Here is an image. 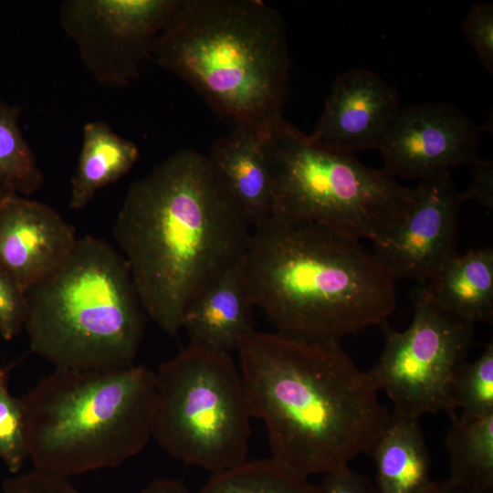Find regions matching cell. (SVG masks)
<instances>
[{
    "label": "cell",
    "instance_id": "22",
    "mask_svg": "<svg viewBox=\"0 0 493 493\" xmlns=\"http://www.w3.org/2000/svg\"><path fill=\"white\" fill-rule=\"evenodd\" d=\"M20 112L0 99V187L28 197L41 188L44 176L21 131Z\"/></svg>",
    "mask_w": 493,
    "mask_h": 493
},
{
    "label": "cell",
    "instance_id": "31",
    "mask_svg": "<svg viewBox=\"0 0 493 493\" xmlns=\"http://www.w3.org/2000/svg\"><path fill=\"white\" fill-rule=\"evenodd\" d=\"M420 493H474L462 484L450 478L431 480Z\"/></svg>",
    "mask_w": 493,
    "mask_h": 493
},
{
    "label": "cell",
    "instance_id": "12",
    "mask_svg": "<svg viewBox=\"0 0 493 493\" xmlns=\"http://www.w3.org/2000/svg\"><path fill=\"white\" fill-rule=\"evenodd\" d=\"M403 221L372 253L397 281L426 282L456 250L458 215L465 200L449 172L419 180Z\"/></svg>",
    "mask_w": 493,
    "mask_h": 493
},
{
    "label": "cell",
    "instance_id": "15",
    "mask_svg": "<svg viewBox=\"0 0 493 493\" xmlns=\"http://www.w3.org/2000/svg\"><path fill=\"white\" fill-rule=\"evenodd\" d=\"M242 263L243 259L184 311L182 329L187 333L189 344L232 355L255 330L254 304L245 283Z\"/></svg>",
    "mask_w": 493,
    "mask_h": 493
},
{
    "label": "cell",
    "instance_id": "26",
    "mask_svg": "<svg viewBox=\"0 0 493 493\" xmlns=\"http://www.w3.org/2000/svg\"><path fill=\"white\" fill-rule=\"evenodd\" d=\"M28 314L26 291L5 270L0 268V335L14 339L25 327Z\"/></svg>",
    "mask_w": 493,
    "mask_h": 493
},
{
    "label": "cell",
    "instance_id": "3",
    "mask_svg": "<svg viewBox=\"0 0 493 493\" xmlns=\"http://www.w3.org/2000/svg\"><path fill=\"white\" fill-rule=\"evenodd\" d=\"M242 265L254 307L288 337L340 341L396 309V281L380 260L326 226L270 217L252 229Z\"/></svg>",
    "mask_w": 493,
    "mask_h": 493
},
{
    "label": "cell",
    "instance_id": "28",
    "mask_svg": "<svg viewBox=\"0 0 493 493\" xmlns=\"http://www.w3.org/2000/svg\"><path fill=\"white\" fill-rule=\"evenodd\" d=\"M320 493H377L375 486L363 475L345 466L322 476Z\"/></svg>",
    "mask_w": 493,
    "mask_h": 493
},
{
    "label": "cell",
    "instance_id": "17",
    "mask_svg": "<svg viewBox=\"0 0 493 493\" xmlns=\"http://www.w3.org/2000/svg\"><path fill=\"white\" fill-rule=\"evenodd\" d=\"M435 303L473 324L493 320V249L479 247L449 257L419 284Z\"/></svg>",
    "mask_w": 493,
    "mask_h": 493
},
{
    "label": "cell",
    "instance_id": "27",
    "mask_svg": "<svg viewBox=\"0 0 493 493\" xmlns=\"http://www.w3.org/2000/svg\"><path fill=\"white\" fill-rule=\"evenodd\" d=\"M2 493H80L67 477L33 469L5 480Z\"/></svg>",
    "mask_w": 493,
    "mask_h": 493
},
{
    "label": "cell",
    "instance_id": "24",
    "mask_svg": "<svg viewBox=\"0 0 493 493\" xmlns=\"http://www.w3.org/2000/svg\"><path fill=\"white\" fill-rule=\"evenodd\" d=\"M13 364L0 362V459L16 475L28 458L24 405L8 388Z\"/></svg>",
    "mask_w": 493,
    "mask_h": 493
},
{
    "label": "cell",
    "instance_id": "5",
    "mask_svg": "<svg viewBox=\"0 0 493 493\" xmlns=\"http://www.w3.org/2000/svg\"><path fill=\"white\" fill-rule=\"evenodd\" d=\"M155 372L56 368L21 396L34 469L69 478L117 467L152 438Z\"/></svg>",
    "mask_w": 493,
    "mask_h": 493
},
{
    "label": "cell",
    "instance_id": "10",
    "mask_svg": "<svg viewBox=\"0 0 493 493\" xmlns=\"http://www.w3.org/2000/svg\"><path fill=\"white\" fill-rule=\"evenodd\" d=\"M182 0H66L59 21L92 78L122 87L139 77Z\"/></svg>",
    "mask_w": 493,
    "mask_h": 493
},
{
    "label": "cell",
    "instance_id": "8",
    "mask_svg": "<svg viewBox=\"0 0 493 493\" xmlns=\"http://www.w3.org/2000/svg\"><path fill=\"white\" fill-rule=\"evenodd\" d=\"M152 438L211 475L248 459L252 414L232 355L189 344L157 372Z\"/></svg>",
    "mask_w": 493,
    "mask_h": 493
},
{
    "label": "cell",
    "instance_id": "16",
    "mask_svg": "<svg viewBox=\"0 0 493 493\" xmlns=\"http://www.w3.org/2000/svg\"><path fill=\"white\" fill-rule=\"evenodd\" d=\"M264 130L236 126L207 158L253 229L272 215V187Z\"/></svg>",
    "mask_w": 493,
    "mask_h": 493
},
{
    "label": "cell",
    "instance_id": "21",
    "mask_svg": "<svg viewBox=\"0 0 493 493\" xmlns=\"http://www.w3.org/2000/svg\"><path fill=\"white\" fill-rule=\"evenodd\" d=\"M199 493H320L318 485L273 458L246 460L211 475Z\"/></svg>",
    "mask_w": 493,
    "mask_h": 493
},
{
    "label": "cell",
    "instance_id": "20",
    "mask_svg": "<svg viewBox=\"0 0 493 493\" xmlns=\"http://www.w3.org/2000/svg\"><path fill=\"white\" fill-rule=\"evenodd\" d=\"M446 435L450 476L474 493L493 491V414L463 418L450 416Z\"/></svg>",
    "mask_w": 493,
    "mask_h": 493
},
{
    "label": "cell",
    "instance_id": "30",
    "mask_svg": "<svg viewBox=\"0 0 493 493\" xmlns=\"http://www.w3.org/2000/svg\"><path fill=\"white\" fill-rule=\"evenodd\" d=\"M141 493H192L181 480L155 478L149 482Z\"/></svg>",
    "mask_w": 493,
    "mask_h": 493
},
{
    "label": "cell",
    "instance_id": "23",
    "mask_svg": "<svg viewBox=\"0 0 493 493\" xmlns=\"http://www.w3.org/2000/svg\"><path fill=\"white\" fill-rule=\"evenodd\" d=\"M454 397L463 418L493 414V341H488L478 358L466 362L454 382Z\"/></svg>",
    "mask_w": 493,
    "mask_h": 493
},
{
    "label": "cell",
    "instance_id": "1",
    "mask_svg": "<svg viewBox=\"0 0 493 493\" xmlns=\"http://www.w3.org/2000/svg\"><path fill=\"white\" fill-rule=\"evenodd\" d=\"M251 229L207 155L184 149L130 185L113 233L144 313L175 337L189 305L242 261Z\"/></svg>",
    "mask_w": 493,
    "mask_h": 493
},
{
    "label": "cell",
    "instance_id": "7",
    "mask_svg": "<svg viewBox=\"0 0 493 493\" xmlns=\"http://www.w3.org/2000/svg\"><path fill=\"white\" fill-rule=\"evenodd\" d=\"M272 187L271 217L312 223L372 245L382 242L412 207L416 188L383 168L311 141L282 118L263 131Z\"/></svg>",
    "mask_w": 493,
    "mask_h": 493
},
{
    "label": "cell",
    "instance_id": "4",
    "mask_svg": "<svg viewBox=\"0 0 493 493\" xmlns=\"http://www.w3.org/2000/svg\"><path fill=\"white\" fill-rule=\"evenodd\" d=\"M152 56L236 126L265 130L282 118L286 27L263 1L182 0Z\"/></svg>",
    "mask_w": 493,
    "mask_h": 493
},
{
    "label": "cell",
    "instance_id": "29",
    "mask_svg": "<svg viewBox=\"0 0 493 493\" xmlns=\"http://www.w3.org/2000/svg\"><path fill=\"white\" fill-rule=\"evenodd\" d=\"M472 177L467 189L463 193L465 200H473L478 205L493 208V163L481 157L471 166Z\"/></svg>",
    "mask_w": 493,
    "mask_h": 493
},
{
    "label": "cell",
    "instance_id": "25",
    "mask_svg": "<svg viewBox=\"0 0 493 493\" xmlns=\"http://www.w3.org/2000/svg\"><path fill=\"white\" fill-rule=\"evenodd\" d=\"M462 32L488 73L493 75V5H472L462 26Z\"/></svg>",
    "mask_w": 493,
    "mask_h": 493
},
{
    "label": "cell",
    "instance_id": "11",
    "mask_svg": "<svg viewBox=\"0 0 493 493\" xmlns=\"http://www.w3.org/2000/svg\"><path fill=\"white\" fill-rule=\"evenodd\" d=\"M481 131L450 102L401 107L379 148L383 168L395 178L421 180L452 167H471L480 158Z\"/></svg>",
    "mask_w": 493,
    "mask_h": 493
},
{
    "label": "cell",
    "instance_id": "14",
    "mask_svg": "<svg viewBox=\"0 0 493 493\" xmlns=\"http://www.w3.org/2000/svg\"><path fill=\"white\" fill-rule=\"evenodd\" d=\"M51 206L6 194L0 202V268L26 291L55 272L78 241Z\"/></svg>",
    "mask_w": 493,
    "mask_h": 493
},
{
    "label": "cell",
    "instance_id": "18",
    "mask_svg": "<svg viewBox=\"0 0 493 493\" xmlns=\"http://www.w3.org/2000/svg\"><path fill=\"white\" fill-rule=\"evenodd\" d=\"M368 454L376 467L377 493H420L432 480L430 454L418 417L391 413Z\"/></svg>",
    "mask_w": 493,
    "mask_h": 493
},
{
    "label": "cell",
    "instance_id": "13",
    "mask_svg": "<svg viewBox=\"0 0 493 493\" xmlns=\"http://www.w3.org/2000/svg\"><path fill=\"white\" fill-rule=\"evenodd\" d=\"M401 107L397 90L382 77L351 68L334 79L309 137L341 153L379 149Z\"/></svg>",
    "mask_w": 493,
    "mask_h": 493
},
{
    "label": "cell",
    "instance_id": "19",
    "mask_svg": "<svg viewBox=\"0 0 493 493\" xmlns=\"http://www.w3.org/2000/svg\"><path fill=\"white\" fill-rule=\"evenodd\" d=\"M140 157L137 145L112 131L102 121L83 127L82 144L71 179L69 206H86L103 187L116 183L135 165Z\"/></svg>",
    "mask_w": 493,
    "mask_h": 493
},
{
    "label": "cell",
    "instance_id": "9",
    "mask_svg": "<svg viewBox=\"0 0 493 493\" xmlns=\"http://www.w3.org/2000/svg\"><path fill=\"white\" fill-rule=\"evenodd\" d=\"M475 324L435 303L418 287L409 327L399 331L387 321L383 351L365 372L371 386L383 392L393 413L420 418L427 413L456 414L454 382L474 340Z\"/></svg>",
    "mask_w": 493,
    "mask_h": 493
},
{
    "label": "cell",
    "instance_id": "32",
    "mask_svg": "<svg viewBox=\"0 0 493 493\" xmlns=\"http://www.w3.org/2000/svg\"><path fill=\"white\" fill-rule=\"evenodd\" d=\"M8 193H11V192H8V191L3 189L2 187H0V202L2 201L4 196Z\"/></svg>",
    "mask_w": 493,
    "mask_h": 493
},
{
    "label": "cell",
    "instance_id": "2",
    "mask_svg": "<svg viewBox=\"0 0 493 493\" xmlns=\"http://www.w3.org/2000/svg\"><path fill=\"white\" fill-rule=\"evenodd\" d=\"M252 417L271 457L310 477L368 454L391 412L341 346L254 330L236 350Z\"/></svg>",
    "mask_w": 493,
    "mask_h": 493
},
{
    "label": "cell",
    "instance_id": "6",
    "mask_svg": "<svg viewBox=\"0 0 493 493\" xmlns=\"http://www.w3.org/2000/svg\"><path fill=\"white\" fill-rule=\"evenodd\" d=\"M26 294L30 350L56 368L134 364L145 313L124 257L107 241L78 238L64 263Z\"/></svg>",
    "mask_w": 493,
    "mask_h": 493
}]
</instances>
